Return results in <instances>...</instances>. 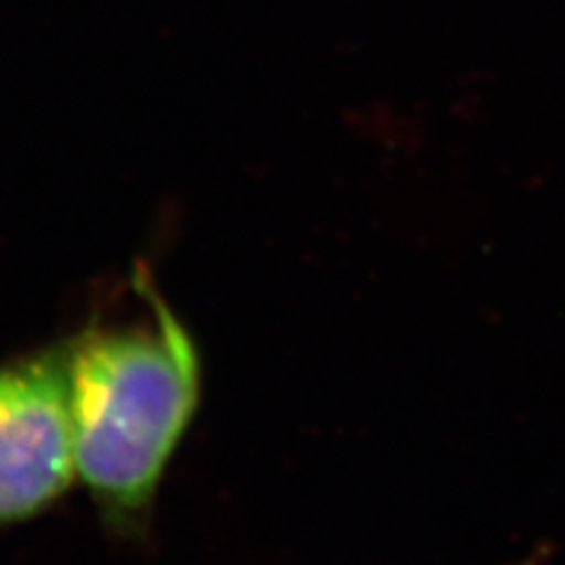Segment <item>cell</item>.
<instances>
[{
    "mask_svg": "<svg viewBox=\"0 0 565 565\" xmlns=\"http://www.w3.org/2000/svg\"><path fill=\"white\" fill-rule=\"evenodd\" d=\"M145 316L68 338L76 479L116 535L149 533L156 498L203 401L196 338L147 264L132 276Z\"/></svg>",
    "mask_w": 565,
    "mask_h": 565,
    "instance_id": "1",
    "label": "cell"
},
{
    "mask_svg": "<svg viewBox=\"0 0 565 565\" xmlns=\"http://www.w3.org/2000/svg\"><path fill=\"white\" fill-rule=\"evenodd\" d=\"M76 479L68 340L0 363V527L55 509Z\"/></svg>",
    "mask_w": 565,
    "mask_h": 565,
    "instance_id": "2",
    "label": "cell"
},
{
    "mask_svg": "<svg viewBox=\"0 0 565 565\" xmlns=\"http://www.w3.org/2000/svg\"><path fill=\"white\" fill-rule=\"evenodd\" d=\"M542 556H544V552H537L535 556H530V558L521 561L519 565H542Z\"/></svg>",
    "mask_w": 565,
    "mask_h": 565,
    "instance_id": "3",
    "label": "cell"
}]
</instances>
